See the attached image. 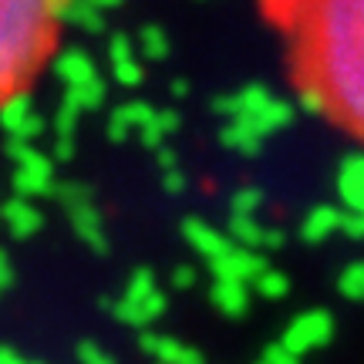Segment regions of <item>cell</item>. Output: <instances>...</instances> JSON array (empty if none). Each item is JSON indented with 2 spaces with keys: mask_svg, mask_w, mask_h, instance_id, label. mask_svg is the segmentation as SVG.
I'll list each match as a JSON object with an SVG mask.
<instances>
[{
  "mask_svg": "<svg viewBox=\"0 0 364 364\" xmlns=\"http://www.w3.org/2000/svg\"><path fill=\"white\" fill-rule=\"evenodd\" d=\"M182 230H186V240L193 243L196 253H203L209 263L223 260V257H230L236 250V243L230 236L220 233V230H213V226H206V223H199V220H186Z\"/></svg>",
  "mask_w": 364,
  "mask_h": 364,
  "instance_id": "10",
  "label": "cell"
},
{
  "mask_svg": "<svg viewBox=\"0 0 364 364\" xmlns=\"http://www.w3.org/2000/svg\"><path fill=\"white\" fill-rule=\"evenodd\" d=\"M58 75L68 88H85L91 81H98V71H95V61H91L85 51H68L61 61H58Z\"/></svg>",
  "mask_w": 364,
  "mask_h": 364,
  "instance_id": "12",
  "label": "cell"
},
{
  "mask_svg": "<svg viewBox=\"0 0 364 364\" xmlns=\"http://www.w3.org/2000/svg\"><path fill=\"white\" fill-rule=\"evenodd\" d=\"M338 196L344 203V213L364 216V152H351V156L341 159Z\"/></svg>",
  "mask_w": 364,
  "mask_h": 364,
  "instance_id": "8",
  "label": "cell"
},
{
  "mask_svg": "<svg viewBox=\"0 0 364 364\" xmlns=\"http://www.w3.org/2000/svg\"><path fill=\"white\" fill-rule=\"evenodd\" d=\"M260 206V193L257 189H240L233 196V216H253Z\"/></svg>",
  "mask_w": 364,
  "mask_h": 364,
  "instance_id": "24",
  "label": "cell"
},
{
  "mask_svg": "<svg viewBox=\"0 0 364 364\" xmlns=\"http://www.w3.org/2000/svg\"><path fill=\"white\" fill-rule=\"evenodd\" d=\"M257 290H260L263 297H270V300H277V297H284L287 290H290V284H287V277L284 273H273V270H267L257 280Z\"/></svg>",
  "mask_w": 364,
  "mask_h": 364,
  "instance_id": "22",
  "label": "cell"
},
{
  "mask_svg": "<svg viewBox=\"0 0 364 364\" xmlns=\"http://www.w3.org/2000/svg\"><path fill=\"white\" fill-rule=\"evenodd\" d=\"M81 358H85V361H88V364H112V361H108V358H105L102 351H98V348H95V351H91V348H85V351H81Z\"/></svg>",
  "mask_w": 364,
  "mask_h": 364,
  "instance_id": "29",
  "label": "cell"
},
{
  "mask_svg": "<svg viewBox=\"0 0 364 364\" xmlns=\"http://www.w3.org/2000/svg\"><path fill=\"white\" fill-rule=\"evenodd\" d=\"M0 216L7 220V226H11L17 236H31L41 230V213L27 199H14V203H7V206L0 209Z\"/></svg>",
  "mask_w": 364,
  "mask_h": 364,
  "instance_id": "14",
  "label": "cell"
},
{
  "mask_svg": "<svg viewBox=\"0 0 364 364\" xmlns=\"http://www.w3.org/2000/svg\"><path fill=\"white\" fill-rule=\"evenodd\" d=\"M0 125L17 145H31V139L41 135V129H44V118L34 112V105L27 98H17V102H11L0 112Z\"/></svg>",
  "mask_w": 364,
  "mask_h": 364,
  "instance_id": "9",
  "label": "cell"
},
{
  "mask_svg": "<svg viewBox=\"0 0 364 364\" xmlns=\"http://www.w3.org/2000/svg\"><path fill=\"white\" fill-rule=\"evenodd\" d=\"M88 4H91V7H98V11H108V7H118V4H122V0H88Z\"/></svg>",
  "mask_w": 364,
  "mask_h": 364,
  "instance_id": "31",
  "label": "cell"
},
{
  "mask_svg": "<svg viewBox=\"0 0 364 364\" xmlns=\"http://www.w3.org/2000/svg\"><path fill=\"white\" fill-rule=\"evenodd\" d=\"M7 284H11V267H7V257L0 253V290H4Z\"/></svg>",
  "mask_w": 364,
  "mask_h": 364,
  "instance_id": "30",
  "label": "cell"
},
{
  "mask_svg": "<svg viewBox=\"0 0 364 364\" xmlns=\"http://www.w3.org/2000/svg\"><path fill=\"white\" fill-rule=\"evenodd\" d=\"M338 287L348 300H364V263H351L348 270L341 273Z\"/></svg>",
  "mask_w": 364,
  "mask_h": 364,
  "instance_id": "20",
  "label": "cell"
},
{
  "mask_svg": "<svg viewBox=\"0 0 364 364\" xmlns=\"http://www.w3.org/2000/svg\"><path fill=\"white\" fill-rule=\"evenodd\" d=\"M209 267H213V273H216V280H236V284H243V287L257 284L263 273L270 270L260 253H253V250H240V247H236L230 257L209 263Z\"/></svg>",
  "mask_w": 364,
  "mask_h": 364,
  "instance_id": "7",
  "label": "cell"
},
{
  "mask_svg": "<svg viewBox=\"0 0 364 364\" xmlns=\"http://www.w3.org/2000/svg\"><path fill=\"white\" fill-rule=\"evenodd\" d=\"M145 348H152L162 358V364H203L196 351H189V348H182V344L166 341V338H145Z\"/></svg>",
  "mask_w": 364,
  "mask_h": 364,
  "instance_id": "17",
  "label": "cell"
},
{
  "mask_svg": "<svg viewBox=\"0 0 364 364\" xmlns=\"http://www.w3.org/2000/svg\"><path fill=\"white\" fill-rule=\"evenodd\" d=\"M152 118H156V108H149L145 102H125L115 112V115H112L108 135H112V139L118 142V139H125V132H129V129L145 132L149 125H152Z\"/></svg>",
  "mask_w": 364,
  "mask_h": 364,
  "instance_id": "11",
  "label": "cell"
},
{
  "mask_svg": "<svg viewBox=\"0 0 364 364\" xmlns=\"http://www.w3.org/2000/svg\"><path fill=\"white\" fill-rule=\"evenodd\" d=\"M179 125V118L172 115V112H156V118H152V125L142 132V142L149 145V149H162V142H166V135H169L172 129Z\"/></svg>",
  "mask_w": 364,
  "mask_h": 364,
  "instance_id": "19",
  "label": "cell"
},
{
  "mask_svg": "<svg viewBox=\"0 0 364 364\" xmlns=\"http://www.w3.org/2000/svg\"><path fill=\"white\" fill-rule=\"evenodd\" d=\"M341 233H348L351 240H364V216H358V213H344Z\"/></svg>",
  "mask_w": 364,
  "mask_h": 364,
  "instance_id": "26",
  "label": "cell"
},
{
  "mask_svg": "<svg viewBox=\"0 0 364 364\" xmlns=\"http://www.w3.org/2000/svg\"><path fill=\"white\" fill-rule=\"evenodd\" d=\"M108 58H112V65H115V61H125V58H132V41L118 34V38L108 44Z\"/></svg>",
  "mask_w": 364,
  "mask_h": 364,
  "instance_id": "27",
  "label": "cell"
},
{
  "mask_svg": "<svg viewBox=\"0 0 364 364\" xmlns=\"http://www.w3.org/2000/svg\"><path fill=\"white\" fill-rule=\"evenodd\" d=\"M11 159L17 162V176L14 186L21 199H38V196L51 193L54 189V159L44 156L34 145H11Z\"/></svg>",
  "mask_w": 364,
  "mask_h": 364,
  "instance_id": "3",
  "label": "cell"
},
{
  "mask_svg": "<svg viewBox=\"0 0 364 364\" xmlns=\"http://www.w3.org/2000/svg\"><path fill=\"white\" fill-rule=\"evenodd\" d=\"M68 24H75L85 34H98V31H105V14L98 7H91L88 0H75L68 11Z\"/></svg>",
  "mask_w": 364,
  "mask_h": 364,
  "instance_id": "18",
  "label": "cell"
},
{
  "mask_svg": "<svg viewBox=\"0 0 364 364\" xmlns=\"http://www.w3.org/2000/svg\"><path fill=\"white\" fill-rule=\"evenodd\" d=\"M300 108L364 145V0H257Z\"/></svg>",
  "mask_w": 364,
  "mask_h": 364,
  "instance_id": "1",
  "label": "cell"
},
{
  "mask_svg": "<svg viewBox=\"0 0 364 364\" xmlns=\"http://www.w3.org/2000/svg\"><path fill=\"white\" fill-rule=\"evenodd\" d=\"M213 304L230 317H240L247 311V287L236 284V280H216L213 284Z\"/></svg>",
  "mask_w": 364,
  "mask_h": 364,
  "instance_id": "15",
  "label": "cell"
},
{
  "mask_svg": "<svg viewBox=\"0 0 364 364\" xmlns=\"http://www.w3.org/2000/svg\"><path fill=\"white\" fill-rule=\"evenodd\" d=\"M341 220H344V209H338V206H314L311 213H307V220H304V240L321 243V240H327L331 233H338Z\"/></svg>",
  "mask_w": 364,
  "mask_h": 364,
  "instance_id": "13",
  "label": "cell"
},
{
  "mask_svg": "<svg viewBox=\"0 0 364 364\" xmlns=\"http://www.w3.org/2000/svg\"><path fill=\"white\" fill-rule=\"evenodd\" d=\"M112 75H115V81H122V85L135 88V85L142 81V68H139V61H135V58H125V61H115V65H112Z\"/></svg>",
  "mask_w": 364,
  "mask_h": 364,
  "instance_id": "23",
  "label": "cell"
},
{
  "mask_svg": "<svg viewBox=\"0 0 364 364\" xmlns=\"http://www.w3.org/2000/svg\"><path fill=\"white\" fill-rule=\"evenodd\" d=\"M257 364H297V358H294V354H287L280 344H270V348L260 354V361Z\"/></svg>",
  "mask_w": 364,
  "mask_h": 364,
  "instance_id": "25",
  "label": "cell"
},
{
  "mask_svg": "<svg viewBox=\"0 0 364 364\" xmlns=\"http://www.w3.org/2000/svg\"><path fill=\"white\" fill-rule=\"evenodd\" d=\"M58 199H61V206L68 209V216L75 223V230H78L85 240H88L95 250H105V233H102V216H98V209H95V199L85 186L78 182H68L58 189Z\"/></svg>",
  "mask_w": 364,
  "mask_h": 364,
  "instance_id": "6",
  "label": "cell"
},
{
  "mask_svg": "<svg viewBox=\"0 0 364 364\" xmlns=\"http://www.w3.org/2000/svg\"><path fill=\"white\" fill-rule=\"evenodd\" d=\"M139 41H142L145 58H152V61L166 58V51H169V41H166V34H162L159 27H145L142 34H139Z\"/></svg>",
  "mask_w": 364,
  "mask_h": 364,
  "instance_id": "21",
  "label": "cell"
},
{
  "mask_svg": "<svg viewBox=\"0 0 364 364\" xmlns=\"http://www.w3.org/2000/svg\"><path fill=\"white\" fill-rule=\"evenodd\" d=\"M331 338H334V317L327 311H311L294 317V324L287 327L284 338H280V348L294 358H304V354L324 348Z\"/></svg>",
  "mask_w": 364,
  "mask_h": 364,
  "instance_id": "4",
  "label": "cell"
},
{
  "mask_svg": "<svg viewBox=\"0 0 364 364\" xmlns=\"http://www.w3.org/2000/svg\"><path fill=\"white\" fill-rule=\"evenodd\" d=\"M105 102V85L102 78L98 81H91V85H85V88H68L65 95V108H71V112H91V108H98V105Z\"/></svg>",
  "mask_w": 364,
  "mask_h": 364,
  "instance_id": "16",
  "label": "cell"
},
{
  "mask_svg": "<svg viewBox=\"0 0 364 364\" xmlns=\"http://www.w3.org/2000/svg\"><path fill=\"white\" fill-rule=\"evenodd\" d=\"M172 280H176V284H179V287H189V284H193V280H196V273L189 270V267H179V270L172 273Z\"/></svg>",
  "mask_w": 364,
  "mask_h": 364,
  "instance_id": "28",
  "label": "cell"
},
{
  "mask_svg": "<svg viewBox=\"0 0 364 364\" xmlns=\"http://www.w3.org/2000/svg\"><path fill=\"white\" fill-rule=\"evenodd\" d=\"M162 311H166V294L156 287L152 273L139 270L132 277L125 300L118 304V317L129 324H145V321H156Z\"/></svg>",
  "mask_w": 364,
  "mask_h": 364,
  "instance_id": "5",
  "label": "cell"
},
{
  "mask_svg": "<svg viewBox=\"0 0 364 364\" xmlns=\"http://www.w3.org/2000/svg\"><path fill=\"white\" fill-rule=\"evenodd\" d=\"M75 0H0V112L24 98L17 91L54 51L61 21Z\"/></svg>",
  "mask_w": 364,
  "mask_h": 364,
  "instance_id": "2",
  "label": "cell"
}]
</instances>
